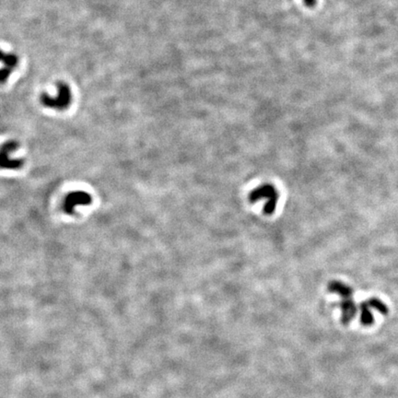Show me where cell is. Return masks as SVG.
Listing matches in <instances>:
<instances>
[{
    "mask_svg": "<svg viewBox=\"0 0 398 398\" xmlns=\"http://www.w3.org/2000/svg\"><path fill=\"white\" fill-rule=\"evenodd\" d=\"M328 290L331 293H336L339 296L342 297V299H347L351 298L353 294V289L347 286L346 284L340 282V281H331L328 284Z\"/></svg>",
    "mask_w": 398,
    "mask_h": 398,
    "instance_id": "cell-7",
    "label": "cell"
},
{
    "mask_svg": "<svg viewBox=\"0 0 398 398\" xmlns=\"http://www.w3.org/2000/svg\"><path fill=\"white\" fill-rule=\"evenodd\" d=\"M360 322L365 326H370L374 322L373 314L371 311V308L367 303V302H363L360 305Z\"/></svg>",
    "mask_w": 398,
    "mask_h": 398,
    "instance_id": "cell-8",
    "label": "cell"
},
{
    "mask_svg": "<svg viewBox=\"0 0 398 398\" xmlns=\"http://www.w3.org/2000/svg\"><path fill=\"white\" fill-rule=\"evenodd\" d=\"M42 105L53 110L64 111L68 109L72 102V93L70 87L65 82L57 85V92L55 95L42 94L41 97Z\"/></svg>",
    "mask_w": 398,
    "mask_h": 398,
    "instance_id": "cell-2",
    "label": "cell"
},
{
    "mask_svg": "<svg viewBox=\"0 0 398 398\" xmlns=\"http://www.w3.org/2000/svg\"><path fill=\"white\" fill-rule=\"evenodd\" d=\"M339 308L341 310V322L344 324H347L350 322L355 317L358 311L356 304L351 298L343 299L339 303Z\"/></svg>",
    "mask_w": 398,
    "mask_h": 398,
    "instance_id": "cell-6",
    "label": "cell"
},
{
    "mask_svg": "<svg viewBox=\"0 0 398 398\" xmlns=\"http://www.w3.org/2000/svg\"><path fill=\"white\" fill-rule=\"evenodd\" d=\"M305 5H307L308 7H314V5L316 4V0H303Z\"/></svg>",
    "mask_w": 398,
    "mask_h": 398,
    "instance_id": "cell-10",
    "label": "cell"
},
{
    "mask_svg": "<svg viewBox=\"0 0 398 398\" xmlns=\"http://www.w3.org/2000/svg\"><path fill=\"white\" fill-rule=\"evenodd\" d=\"M262 198L266 199V202L264 206V214L270 216L276 211L277 204L279 201V193L276 187L271 184H263L262 186L254 188L250 192L248 199L251 203H255Z\"/></svg>",
    "mask_w": 398,
    "mask_h": 398,
    "instance_id": "cell-1",
    "label": "cell"
},
{
    "mask_svg": "<svg viewBox=\"0 0 398 398\" xmlns=\"http://www.w3.org/2000/svg\"><path fill=\"white\" fill-rule=\"evenodd\" d=\"M367 303L371 309L377 311L380 314H383V315L388 314V307L379 299H376V298L370 299L369 301H367Z\"/></svg>",
    "mask_w": 398,
    "mask_h": 398,
    "instance_id": "cell-9",
    "label": "cell"
},
{
    "mask_svg": "<svg viewBox=\"0 0 398 398\" xmlns=\"http://www.w3.org/2000/svg\"><path fill=\"white\" fill-rule=\"evenodd\" d=\"M19 149V143L15 140H9L0 147V169L18 171L23 167V159L12 157Z\"/></svg>",
    "mask_w": 398,
    "mask_h": 398,
    "instance_id": "cell-3",
    "label": "cell"
},
{
    "mask_svg": "<svg viewBox=\"0 0 398 398\" xmlns=\"http://www.w3.org/2000/svg\"><path fill=\"white\" fill-rule=\"evenodd\" d=\"M93 202V197L89 193L82 190H76L70 192L66 195L63 203L62 208L68 215L76 214V209L79 207H87Z\"/></svg>",
    "mask_w": 398,
    "mask_h": 398,
    "instance_id": "cell-4",
    "label": "cell"
},
{
    "mask_svg": "<svg viewBox=\"0 0 398 398\" xmlns=\"http://www.w3.org/2000/svg\"><path fill=\"white\" fill-rule=\"evenodd\" d=\"M18 62L16 55L0 49V63L3 65V68H0V83H5L9 79L12 71L17 67Z\"/></svg>",
    "mask_w": 398,
    "mask_h": 398,
    "instance_id": "cell-5",
    "label": "cell"
}]
</instances>
